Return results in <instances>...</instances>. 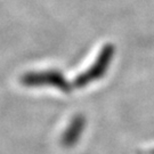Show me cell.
Wrapping results in <instances>:
<instances>
[{
	"mask_svg": "<svg viewBox=\"0 0 154 154\" xmlns=\"http://www.w3.org/2000/svg\"><path fill=\"white\" fill-rule=\"evenodd\" d=\"M86 126H87V119L83 114L79 113L72 116L65 130L62 134V146L65 149H73L80 142L83 132L86 130Z\"/></svg>",
	"mask_w": 154,
	"mask_h": 154,
	"instance_id": "cell-3",
	"label": "cell"
},
{
	"mask_svg": "<svg viewBox=\"0 0 154 154\" xmlns=\"http://www.w3.org/2000/svg\"><path fill=\"white\" fill-rule=\"evenodd\" d=\"M21 83L25 87H53L63 93H70L73 83L70 82L65 75L58 70L29 72L21 78Z\"/></svg>",
	"mask_w": 154,
	"mask_h": 154,
	"instance_id": "cell-2",
	"label": "cell"
},
{
	"mask_svg": "<svg viewBox=\"0 0 154 154\" xmlns=\"http://www.w3.org/2000/svg\"><path fill=\"white\" fill-rule=\"evenodd\" d=\"M114 46L112 44H106L100 49L99 54L97 55L96 60L94 61L93 65L88 67L85 72L79 74L74 81H73V87L75 88H85L90 83L97 81L99 79L104 77L106 72L110 67L112 60L114 57Z\"/></svg>",
	"mask_w": 154,
	"mask_h": 154,
	"instance_id": "cell-1",
	"label": "cell"
},
{
	"mask_svg": "<svg viewBox=\"0 0 154 154\" xmlns=\"http://www.w3.org/2000/svg\"><path fill=\"white\" fill-rule=\"evenodd\" d=\"M149 154H154V149H149Z\"/></svg>",
	"mask_w": 154,
	"mask_h": 154,
	"instance_id": "cell-4",
	"label": "cell"
}]
</instances>
